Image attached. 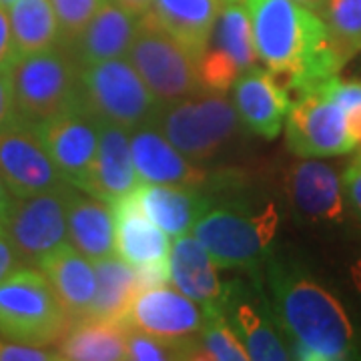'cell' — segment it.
<instances>
[{
	"mask_svg": "<svg viewBox=\"0 0 361 361\" xmlns=\"http://www.w3.org/2000/svg\"><path fill=\"white\" fill-rule=\"evenodd\" d=\"M265 271L271 307L293 360H361L360 327L315 273L277 253H271Z\"/></svg>",
	"mask_w": 361,
	"mask_h": 361,
	"instance_id": "1",
	"label": "cell"
},
{
	"mask_svg": "<svg viewBox=\"0 0 361 361\" xmlns=\"http://www.w3.org/2000/svg\"><path fill=\"white\" fill-rule=\"evenodd\" d=\"M259 61L289 94L315 92L348 61L337 51L327 25L295 0H243Z\"/></svg>",
	"mask_w": 361,
	"mask_h": 361,
	"instance_id": "2",
	"label": "cell"
},
{
	"mask_svg": "<svg viewBox=\"0 0 361 361\" xmlns=\"http://www.w3.org/2000/svg\"><path fill=\"white\" fill-rule=\"evenodd\" d=\"M277 229L279 211L275 203L259 205L243 189L211 207L195 223L193 235L219 269L259 273L273 253Z\"/></svg>",
	"mask_w": 361,
	"mask_h": 361,
	"instance_id": "3",
	"label": "cell"
},
{
	"mask_svg": "<svg viewBox=\"0 0 361 361\" xmlns=\"http://www.w3.org/2000/svg\"><path fill=\"white\" fill-rule=\"evenodd\" d=\"M153 123L197 165L223 155L245 129L231 99L225 92L207 89L177 103L159 104Z\"/></svg>",
	"mask_w": 361,
	"mask_h": 361,
	"instance_id": "4",
	"label": "cell"
},
{
	"mask_svg": "<svg viewBox=\"0 0 361 361\" xmlns=\"http://www.w3.org/2000/svg\"><path fill=\"white\" fill-rule=\"evenodd\" d=\"M68 325L71 317L39 267L20 263L0 281V337L52 348Z\"/></svg>",
	"mask_w": 361,
	"mask_h": 361,
	"instance_id": "5",
	"label": "cell"
},
{
	"mask_svg": "<svg viewBox=\"0 0 361 361\" xmlns=\"http://www.w3.org/2000/svg\"><path fill=\"white\" fill-rule=\"evenodd\" d=\"M11 73L16 113L32 125L82 106L80 65L65 44L18 56Z\"/></svg>",
	"mask_w": 361,
	"mask_h": 361,
	"instance_id": "6",
	"label": "cell"
},
{
	"mask_svg": "<svg viewBox=\"0 0 361 361\" xmlns=\"http://www.w3.org/2000/svg\"><path fill=\"white\" fill-rule=\"evenodd\" d=\"M80 101L99 123L133 130L153 121L159 103L127 56L80 68Z\"/></svg>",
	"mask_w": 361,
	"mask_h": 361,
	"instance_id": "7",
	"label": "cell"
},
{
	"mask_svg": "<svg viewBox=\"0 0 361 361\" xmlns=\"http://www.w3.org/2000/svg\"><path fill=\"white\" fill-rule=\"evenodd\" d=\"M127 59L159 104L177 103L203 89L197 56L157 25L149 13L139 16V28Z\"/></svg>",
	"mask_w": 361,
	"mask_h": 361,
	"instance_id": "8",
	"label": "cell"
},
{
	"mask_svg": "<svg viewBox=\"0 0 361 361\" xmlns=\"http://www.w3.org/2000/svg\"><path fill=\"white\" fill-rule=\"evenodd\" d=\"M283 129L287 149L297 159H329L355 149L343 109L322 90L291 101Z\"/></svg>",
	"mask_w": 361,
	"mask_h": 361,
	"instance_id": "9",
	"label": "cell"
},
{
	"mask_svg": "<svg viewBox=\"0 0 361 361\" xmlns=\"http://www.w3.org/2000/svg\"><path fill=\"white\" fill-rule=\"evenodd\" d=\"M0 175L16 199L65 189L66 183L32 123L16 116L0 127Z\"/></svg>",
	"mask_w": 361,
	"mask_h": 361,
	"instance_id": "10",
	"label": "cell"
},
{
	"mask_svg": "<svg viewBox=\"0 0 361 361\" xmlns=\"http://www.w3.org/2000/svg\"><path fill=\"white\" fill-rule=\"evenodd\" d=\"M219 311L245 345L251 360H293L277 325L269 297L265 295L259 279L255 283H247L243 279L225 283V295Z\"/></svg>",
	"mask_w": 361,
	"mask_h": 361,
	"instance_id": "11",
	"label": "cell"
},
{
	"mask_svg": "<svg viewBox=\"0 0 361 361\" xmlns=\"http://www.w3.org/2000/svg\"><path fill=\"white\" fill-rule=\"evenodd\" d=\"M71 187L73 185H66L65 189L26 199L14 197L4 227L20 263L37 267L40 259L68 239L66 195Z\"/></svg>",
	"mask_w": 361,
	"mask_h": 361,
	"instance_id": "12",
	"label": "cell"
},
{
	"mask_svg": "<svg viewBox=\"0 0 361 361\" xmlns=\"http://www.w3.org/2000/svg\"><path fill=\"white\" fill-rule=\"evenodd\" d=\"M35 129L63 179L80 191H87L99 149L101 123L78 106L37 123Z\"/></svg>",
	"mask_w": 361,
	"mask_h": 361,
	"instance_id": "13",
	"label": "cell"
},
{
	"mask_svg": "<svg viewBox=\"0 0 361 361\" xmlns=\"http://www.w3.org/2000/svg\"><path fill=\"white\" fill-rule=\"evenodd\" d=\"M285 197L291 213L305 225H339L345 219L343 175L322 159H301L285 173Z\"/></svg>",
	"mask_w": 361,
	"mask_h": 361,
	"instance_id": "14",
	"label": "cell"
},
{
	"mask_svg": "<svg viewBox=\"0 0 361 361\" xmlns=\"http://www.w3.org/2000/svg\"><path fill=\"white\" fill-rule=\"evenodd\" d=\"M123 322L127 327L141 329L153 336L183 341L195 337L205 323V307L191 297L167 285L141 289Z\"/></svg>",
	"mask_w": 361,
	"mask_h": 361,
	"instance_id": "15",
	"label": "cell"
},
{
	"mask_svg": "<svg viewBox=\"0 0 361 361\" xmlns=\"http://www.w3.org/2000/svg\"><path fill=\"white\" fill-rule=\"evenodd\" d=\"M130 153L141 183L205 187L211 175L169 141L153 121L129 130Z\"/></svg>",
	"mask_w": 361,
	"mask_h": 361,
	"instance_id": "16",
	"label": "cell"
},
{
	"mask_svg": "<svg viewBox=\"0 0 361 361\" xmlns=\"http://www.w3.org/2000/svg\"><path fill=\"white\" fill-rule=\"evenodd\" d=\"M231 101L249 133L275 139L285 127L291 94L271 71L255 66L235 80Z\"/></svg>",
	"mask_w": 361,
	"mask_h": 361,
	"instance_id": "17",
	"label": "cell"
},
{
	"mask_svg": "<svg viewBox=\"0 0 361 361\" xmlns=\"http://www.w3.org/2000/svg\"><path fill=\"white\" fill-rule=\"evenodd\" d=\"M135 195L142 211L169 237H180L193 231L195 223L215 205L213 195L205 187L139 183Z\"/></svg>",
	"mask_w": 361,
	"mask_h": 361,
	"instance_id": "18",
	"label": "cell"
},
{
	"mask_svg": "<svg viewBox=\"0 0 361 361\" xmlns=\"http://www.w3.org/2000/svg\"><path fill=\"white\" fill-rule=\"evenodd\" d=\"M37 267L52 285L71 322L89 317L97 293V273L90 259L65 241L40 259Z\"/></svg>",
	"mask_w": 361,
	"mask_h": 361,
	"instance_id": "19",
	"label": "cell"
},
{
	"mask_svg": "<svg viewBox=\"0 0 361 361\" xmlns=\"http://www.w3.org/2000/svg\"><path fill=\"white\" fill-rule=\"evenodd\" d=\"M137 28V14L125 11L115 0H106L68 49L80 68L111 59H123L129 54Z\"/></svg>",
	"mask_w": 361,
	"mask_h": 361,
	"instance_id": "20",
	"label": "cell"
},
{
	"mask_svg": "<svg viewBox=\"0 0 361 361\" xmlns=\"http://www.w3.org/2000/svg\"><path fill=\"white\" fill-rule=\"evenodd\" d=\"M139 175L130 153V135L123 127L101 123L99 149L90 173L87 193L115 203L139 187Z\"/></svg>",
	"mask_w": 361,
	"mask_h": 361,
	"instance_id": "21",
	"label": "cell"
},
{
	"mask_svg": "<svg viewBox=\"0 0 361 361\" xmlns=\"http://www.w3.org/2000/svg\"><path fill=\"white\" fill-rule=\"evenodd\" d=\"M66 227L71 245L90 261L116 253L115 211L103 199L71 187L66 195Z\"/></svg>",
	"mask_w": 361,
	"mask_h": 361,
	"instance_id": "22",
	"label": "cell"
},
{
	"mask_svg": "<svg viewBox=\"0 0 361 361\" xmlns=\"http://www.w3.org/2000/svg\"><path fill=\"white\" fill-rule=\"evenodd\" d=\"M115 211L116 255L133 267L167 261L171 253L169 235L142 211L135 191L113 203Z\"/></svg>",
	"mask_w": 361,
	"mask_h": 361,
	"instance_id": "23",
	"label": "cell"
},
{
	"mask_svg": "<svg viewBox=\"0 0 361 361\" xmlns=\"http://www.w3.org/2000/svg\"><path fill=\"white\" fill-rule=\"evenodd\" d=\"M169 269L171 283L180 293L191 297L203 307L219 310L225 295V283L219 279V267L195 235L185 233L175 237L169 253Z\"/></svg>",
	"mask_w": 361,
	"mask_h": 361,
	"instance_id": "24",
	"label": "cell"
},
{
	"mask_svg": "<svg viewBox=\"0 0 361 361\" xmlns=\"http://www.w3.org/2000/svg\"><path fill=\"white\" fill-rule=\"evenodd\" d=\"M223 0H151L147 13L199 59L217 25Z\"/></svg>",
	"mask_w": 361,
	"mask_h": 361,
	"instance_id": "25",
	"label": "cell"
},
{
	"mask_svg": "<svg viewBox=\"0 0 361 361\" xmlns=\"http://www.w3.org/2000/svg\"><path fill=\"white\" fill-rule=\"evenodd\" d=\"M127 336L125 322L89 315L71 322L56 351L66 361H121L127 360Z\"/></svg>",
	"mask_w": 361,
	"mask_h": 361,
	"instance_id": "26",
	"label": "cell"
},
{
	"mask_svg": "<svg viewBox=\"0 0 361 361\" xmlns=\"http://www.w3.org/2000/svg\"><path fill=\"white\" fill-rule=\"evenodd\" d=\"M97 273V293L90 315L99 319L123 322L135 295L141 291L137 281V269L116 253L92 261Z\"/></svg>",
	"mask_w": 361,
	"mask_h": 361,
	"instance_id": "27",
	"label": "cell"
},
{
	"mask_svg": "<svg viewBox=\"0 0 361 361\" xmlns=\"http://www.w3.org/2000/svg\"><path fill=\"white\" fill-rule=\"evenodd\" d=\"M8 18L18 56L63 44L61 26L51 0H14L8 6Z\"/></svg>",
	"mask_w": 361,
	"mask_h": 361,
	"instance_id": "28",
	"label": "cell"
},
{
	"mask_svg": "<svg viewBox=\"0 0 361 361\" xmlns=\"http://www.w3.org/2000/svg\"><path fill=\"white\" fill-rule=\"evenodd\" d=\"M207 47H213L225 56H229L241 73L257 66L255 63L259 56L245 2H231L223 6Z\"/></svg>",
	"mask_w": 361,
	"mask_h": 361,
	"instance_id": "29",
	"label": "cell"
},
{
	"mask_svg": "<svg viewBox=\"0 0 361 361\" xmlns=\"http://www.w3.org/2000/svg\"><path fill=\"white\" fill-rule=\"evenodd\" d=\"M195 360L247 361L251 357L223 313L205 307V323L195 336Z\"/></svg>",
	"mask_w": 361,
	"mask_h": 361,
	"instance_id": "30",
	"label": "cell"
},
{
	"mask_svg": "<svg viewBox=\"0 0 361 361\" xmlns=\"http://www.w3.org/2000/svg\"><path fill=\"white\" fill-rule=\"evenodd\" d=\"M317 14L345 61L361 51V0H325Z\"/></svg>",
	"mask_w": 361,
	"mask_h": 361,
	"instance_id": "31",
	"label": "cell"
},
{
	"mask_svg": "<svg viewBox=\"0 0 361 361\" xmlns=\"http://www.w3.org/2000/svg\"><path fill=\"white\" fill-rule=\"evenodd\" d=\"M317 90L331 97L343 109L349 135L355 149H361V80H343L336 75L327 78Z\"/></svg>",
	"mask_w": 361,
	"mask_h": 361,
	"instance_id": "32",
	"label": "cell"
},
{
	"mask_svg": "<svg viewBox=\"0 0 361 361\" xmlns=\"http://www.w3.org/2000/svg\"><path fill=\"white\" fill-rule=\"evenodd\" d=\"M106 0H51L54 14L59 18L63 44L71 47L78 35L89 25L90 18L99 13Z\"/></svg>",
	"mask_w": 361,
	"mask_h": 361,
	"instance_id": "33",
	"label": "cell"
},
{
	"mask_svg": "<svg viewBox=\"0 0 361 361\" xmlns=\"http://www.w3.org/2000/svg\"><path fill=\"white\" fill-rule=\"evenodd\" d=\"M56 348H39L0 337V361H56Z\"/></svg>",
	"mask_w": 361,
	"mask_h": 361,
	"instance_id": "34",
	"label": "cell"
},
{
	"mask_svg": "<svg viewBox=\"0 0 361 361\" xmlns=\"http://www.w3.org/2000/svg\"><path fill=\"white\" fill-rule=\"evenodd\" d=\"M13 66V65H11ZM11 66H0V127L18 116L14 103L13 73Z\"/></svg>",
	"mask_w": 361,
	"mask_h": 361,
	"instance_id": "35",
	"label": "cell"
},
{
	"mask_svg": "<svg viewBox=\"0 0 361 361\" xmlns=\"http://www.w3.org/2000/svg\"><path fill=\"white\" fill-rule=\"evenodd\" d=\"M137 269V281L139 289H149V287H159V285H167L171 281V269H169L167 261H157L149 265L135 267Z\"/></svg>",
	"mask_w": 361,
	"mask_h": 361,
	"instance_id": "36",
	"label": "cell"
},
{
	"mask_svg": "<svg viewBox=\"0 0 361 361\" xmlns=\"http://www.w3.org/2000/svg\"><path fill=\"white\" fill-rule=\"evenodd\" d=\"M343 189L348 201L361 217V153L343 171Z\"/></svg>",
	"mask_w": 361,
	"mask_h": 361,
	"instance_id": "37",
	"label": "cell"
},
{
	"mask_svg": "<svg viewBox=\"0 0 361 361\" xmlns=\"http://www.w3.org/2000/svg\"><path fill=\"white\" fill-rule=\"evenodd\" d=\"M16 59H18V52L14 47L8 8L0 6V66H11Z\"/></svg>",
	"mask_w": 361,
	"mask_h": 361,
	"instance_id": "38",
	"label": "cell"
},
{
	"mask_svg": "<svg viewBox=\"0 0 361 361\" xmlns=\"http://www.w3.org/2000/svg\"><path fill=\"white\" fill-rule=\"evenodd\" d=\"M18 265H20V259L11 241V235L6 231L4 223H0V281L6 275H11Z\"/></svg>",
	"mask_w": 361,
	"mask_h": 361,
	"instance_id": "39",
	"label": "cell"
},
{
	"mask_svg": "<svg viewBox=\"0 0 361 361\" xmlns=\"http://www.w3.org/2000/svg\"><path fill=\"white\" fill-rule=\"evenodd\" d=\"M13 201H14L13 193L8 191L6 183H4L2 175H0V223H4V221H6V215H8V211H11Z\"/></svg>",
	"mask_w": 361,
	"mask_h": 361,
	"instance_id": "40",
	"label": "cell"
},
{
	"mask_svg": "<svg viewBox=\"0 0 361 361\" xmlns=\"http://www.w3.org/2000/svg\"><path fill=\"white\" fill-rule=\"evenodd\" d=\"M118 6H123L125 11L137 14V16H142L151 8V0H115Z\"/></svg>",
	"mask_w": 361,
	"mask_h": 361,
	"instance_id": "41",
	"label": "cell"
},
{
	"mask_svg": "<svg viewBox=\"0 0 361 361\" xmlns=\"http://www.w3.org/2000/svg\"><path fill=\"white\" fill-rule=\"evenodd\" d=\"M349 277H351V283L357 289V293L361 295V257L355 259L349 267Z\"/></svg>",
	"mask_w": 361,
	"mask_h": 361,
	"instance_id": "42",
	"label": "cell"
},
{
	"mask_svg": "<svg viewBox=\"0 0 361 361\" xmlns=\"http://www.w3.org/2000/svg\"><path fill=\"white\" fill-rule=\"evenodd\" d=\"M295 2L303 4V6H307V8H311V11H315V13H319V8H322L325 0H295Z\"/></svg>",
	"mask_w": 361,
	"mask_h": 361,
	"instance_id": "43",
	"label": "cell"
},
{
	"mask_svg": "<svg viewBox=\"0 0 361 361\" xmlns=\"http://www.w3.org/2000/svg\"><path fill=\"white\" fill-rule=\"evenodd\" d=\"M13 2H14V0H0V6H2V8H8V6H11Z\"/></svg>",
	"mask_w": 361,
	"mask_h": 361,
	"instance_id": "44",
	"label": "cell"
},
{
	"mask_svg": "<svg viewBox=\"0 0 361 361\" xmlns=\"http://www.w3.org/2000/svg\"><path fill=\"white\" fill-rule=\"evenodd\" d=\"M225 4H231V2H243V0H223Z\"/></svg>",
	"mask_w": 361,
	"mask_h": 361,
	"instance_id": "45",
	"label": "cell"
}]
</instances>
